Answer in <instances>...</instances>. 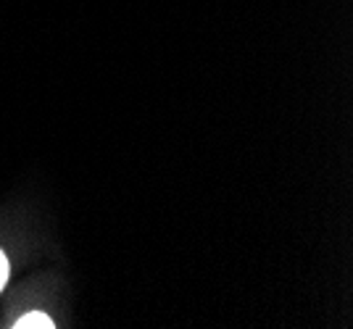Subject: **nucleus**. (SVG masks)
<instances>
[{
  "label": "nucleus",
  "instance_id": "nucleus-2",
  "mask_svg": "<svg viewBox=\"0 0 353 329\" xmlns=\"http://www.w3.org/2000/svg\"><path fill=\"white\" fill-rule=\"evenodd\" d=\"M6 279H8V261H6V255L0 253V290L6 287Z\"/></svg>",
  "mask_w": 353,
  "mask_h": 329
},
{
  "label": "nucleus",
  "instance_id": "nucleus-1",
  "mask_svg": "<svg viewBox=\"0 0 353 329\" xmlns=\"http://www.w3.org/2000/svg\"><path fill=\"white\" fill-rule=\"evenodd\" d=\"M14 327L19 329H30V327H43V329H50L53 327V319L48 314H40V311H32V314L27 316H21L19 321H16Z\"/></svg>",
  "mask_w": 353,
  "mask_h": 329
}]
</instances>
